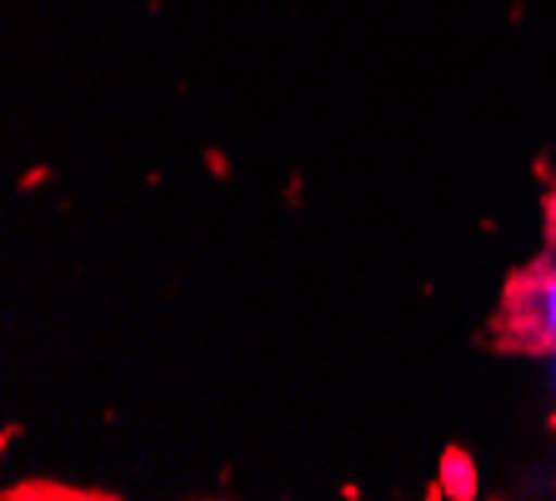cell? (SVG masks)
<instances>
[{"label":"cell","instance_id":"6da1fadb","mask_svg":"<svg viewBox=\"0 0 556 501\" xmlns=\"http://www.w3.org/2000/svg\"><path fill=\"white\" fill-rule=\"evenodd\" d=\"M486 347L511 356H556V246L506 276L486 322Z\"/></svg>","mask_w":556,"mask_h":501},{"label":"cell","instance_id":"7a4b0ae2","mask_svg":"<svg viewBox=\"0 0 556 501\" xmlns=\"http://www.w3.org/2000/svg\"><path fill=\"white\" fill-rule=\"evenodd\" d=\"M546 246H556V186H552V191H546Z\"/></svg>","mask_w":556,"mask_h":501}]
</instances>
